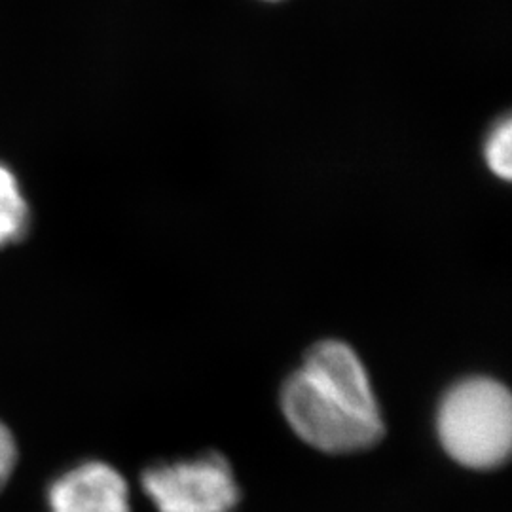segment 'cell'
<instances>
[{
  "mask_svg": "<svg viewBox=\"0 0 512 512\" xmlns=\"http://www.w3.org/2000/svg\"><path fill=\"white\" fill-rule=\"evenodd\" d=\"M143 490L160 512H232L239 501L232 469L219 454L152 467Z\"/></svg>",
  "mask_w": 512,
  "mask_h": 512,
  "instance_id": "3",
  "label": "cell"
},
{
  "mask_svg": "<svg viewBox=\"0 0 512 512\" xmlns=\"http://www.w3.org/2000/svg\"><path fill=\"white\" fill-rule=\"evenodd\" d=\"M18 461V448L10 429L0 423V490L6 486Z\"/></svg>",
  "mask_w": 512,
  "mask_h": 512,
  "instance_id": "7",
  "label": "cell"
},
{
  "mask_svg": "<svg viewBox=\"0 0 512 512\" xmlns=\"http://www.w3.org/2000/svg\"><path fill=\"white\" fill-rule=\"evenodd\" d=\"M281 401L296 435L323 452L363 450L384 435L365 366L336 340L311 348L304 366L283 387Z\"/></svg>",
  "mask_w": 512,
  "mask_h": 512,
  "instance_id": "1",
  "label": "cell"
},
{
  "mask_svg": "<svg viewBox=\"0 0 512 512\" xmlns=\"http://www.w3.org/2000/svg\"><path fill=\"white\" fill-rule=\"evenodd\" d=\"M29 226V207L14 173L0 164V247L16 243Z\"/></svg>",
  "mask_w": 512,
  "mask_h": 512,
  "instance_id": "5",
  "label": "cell"
},
{
  "mask_svg": "<svg viewBox=\"0 0 512 512\" xmlns=\"http://www.w3.org/2000/svg\"><path fill=\"white\" fill-rule=\"evenodd\" d=\"M48 505L50 512H131L128 482L101 461L59 476L48 492Z\"/></svg>",
  "mask_w": 512,
  "mask_h": 512,
  "instance_id": "4",
  "label": "cell"
},
{
  "mask_svg": "<svg viewBox=\"0 0 512 512\" xmlns=\"http://www.w3.org/2000/svg\"><path fill=\"white\" fill-rule=\"evenodd\" d=\"M439 437L448 456L471 469L503 463L512 444L511 393L490 378L450 389L439 410Z\"/></svg>",
  "mask_w": 512,
  "mask_h": 512,
  "instance_id": "2",
  "label": "cell"
},
{
  "mask_svg": "<svg viewBox=\"0 0 512 512\" xmlns=\"http://www.w3.org/2000/svg\"><path fill=\"white\" fill-rule=\"evenodd\" d=\"M486 162L495 175L509 181L512 171V129L511 122L505 120L495 129L486 145Z\"/></svg>",
  "mask_w": 512,
  "mask_h": 512,
  "instance_id": "6",
  "label": "cell"
}]
</instances>
